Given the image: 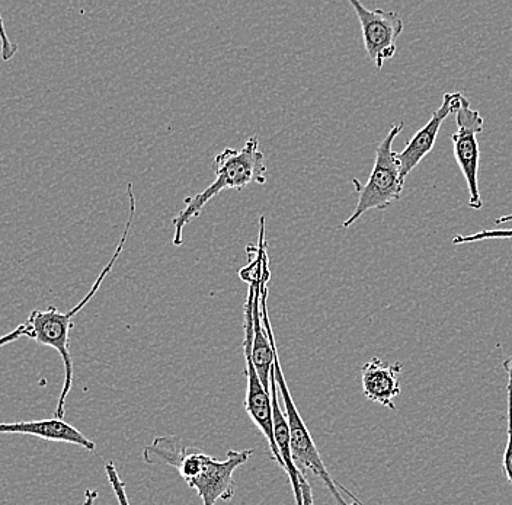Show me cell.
<instances>
[{"instance_id":"1","label":"cell","mask_w":512,"mask_h":505,"mask_svg":"<svg viewBox=\"0 0 512 505\" xmlns=\"http://www.w3.org/2000/svg\"><path fill=\"white\" fill-rule=\"evenodd\" d=\"M254 450H229L226 460H217L197 447H188L175 436L156 437L144 447L143 459L149 465L172 466L192 489L197 491L203 505L217 501H232L236 485L233 473L245 465Z\"/></svg>"},{"instance_id":"2","label":"cell","mask_w":512,"mask_h":505,"mask_svg":"<svg viewBox=\"0 0 512 505\" xmlns=\"http://www.w3.org/2000/svg\"><path fill=\"white\" fill-rule=\"evenodd\" d=\"M127 194L128 201H130V210H128L126 229H124L123 236H121L120 242H118L117 249H115L110 262L102 268L101 274L96 278L94 286L89 290V293L80 300L75 308L70 309L69 312H60V310L54 308V306H50V308L46 310H32L31 315L28 316L27 322H25V326H27V338L35 341L37 344L54 348V350L60 354V357H62L64 385L62 393H60L59 396V402H57L56 412H54V418H57V420H64V414H66V399L70 391H72L73 386V361L72 356H70V331H72L73 328V318L91 302L92 297L95 296L99 287L104 283L105 277L111 273L115 262L118 261L124 246L127 244L128 233H130L131 226H133L134 216H136V196H134L133 185H127Z\"/></svg>"},{"instance_id":"3","label":"cell","mask_w":512,"mask_h":505,"mask_svg":"<svg viewBox=\"0 0 512 505\" xmlns=\"http://www.w3.org/2000/svg\"><path fill=\"white\" fill-rule=\"evenodd\" d=\"M213 169L216 180L206 190L185 200V209L172 220L174 238L172 244H184L182 230L195 217L203 213L206 204L224 190H243L251 184H267V163L265 155L259 147L258 136L251 137L242 149H224L214 158Z\"/></svg>"},{"instance_id":"4","label":"cell","mask_w":512,"mask_h":505,"mask_svg":"<svg viewBox=\"0 0 512 505\" xmlns=\"http://www.w3.org/2000/svg\"><path fill=\"white\" fill-rule=\"evenodd\" d=\"M403 127H405L403 123L393 124L389 133L377 146L373 171L366 184L352 180L355 191L358 193V203L354 213L342 223V228H350L370 210H386L402 197L405 180L400 174V165L396 158L398 153L393 150V143L402 133Z\"/></svg>"},{"instance_id":"5","label":"cell","mask_w":512,"mask_h":505,"mask_svg":"<svg viewBox=\"0 0 512 505\" xmlns=\"http://www.w3.org/2000/svg\"><path fill=\"white\" fill-rule=\"evenodd\" d=\"M272 345H274V364H272V375H274L275 383H277L278 392L284 402V415H286L288 434H290V447L291 455H293L294 463H296L299 471L306 476L307 472H312L313 475L322 479L323 484L328 487L331 494L334 495L336 503L339 505H350L342 497L334 478L329 475L325 463H323L322 456H320L318 447H316L315 440L310 434L309 428L304 424L302 415H300L299 408L296 407L293 396H291L290 389H288L286 377L283 375L281 369L280 357H278L277 344H275V337L272 338Z\"/></svg>"},{"instance_id":"6","label":"cell","mask_w":512,"mask_h":505,"mask_svg":"<svg viewBox=\"0 0 512 505\" xmlns=\"http://www.w3.org/2000/svg\"><path fill=\"white\" fill-rule=\"evenodd\" d=\"M457 131L451 134V143L454 147V158L462 169L467 190H469V207L480 210L483 207L482 196L479 191V162L480 150L478 134L485 127V120L479 111L470 107L469 99L464 97L462 105L456 113Z\"/></svg>"},{"instance_id":"7","label":"cell","mask_w":512,"mask_h":505,"mask_svg":"<svg viewBox=\"0 0 512 505\" xmlns=\"http://www.w3.org/2000/svg\"><path fill=\"white\" fill-rule=\"evenodd\" d=\"M350 5L360 21L368 59L380 70L384 62L392 59L398 50L396 43L405 28L403 19L398 12L368 9L358 0H350Z\"/></svg>"},{"instance_id":"8","label":"cell","mask_w":512,"mask_h":505,"mask_svg":"<svg viewBox=\"0 0 512 505\" xmlns=\"http://www.w3.org/2000/svg\"><path fill=\"white\" fill-rule=\"evenodd\" d=\"M463 99L464 95L462 92H454V94L453 92H446L443 97V104L434 111L430 121L422 129L416 131L414 137L406 143L405 149L396 155L403 180L406 181V177L414 171L416 166L422 162V159L430 155L432 149H434L435 142H437L441 126H443L444 121L451 114L457 113Z\"/></svg>"},{"instance_id":"9","label":"cell","mask_w":512,"mask_h":505,"mask_svg":"<svg viewBox=\"0 0 512 505\" xmlns=\"http://www.w3.org/2000/svg\"><path fill=\"white\" fill-rule=\"evenodd\" d=\"M270 389L272 411H274L275 443H277L278 452H280L281 460H283V469L287 473L291 488H293L296 505H313L312 487L307 482L306 476L297 468L293 455H291L290 434H288L286 415L281 411L280 402H278V395L280 393H278L277 383H275L272 370Z\"/></svg>"},{"instance_id":"10","label":"cell","mask_w":512,"mask_h":505,"mask_svg":"<svg viewBox=\"0 0 512 505\" xmlns=\"http://www.w3.org/2000/svg\"><path fill=\"white\" fill-rule=\"evenodd\" d=\"M402 369V363L389 364L377 357L367 361L361 369V383L368 401L396 409L393 401L400 395L399 375Z\"/></svg>"},{"instance_id":"11","label":"cell","mask_w":512,"mask_h":505,"mask_svg":"<svg viewBox=\"0 0 512 505\" xmlns=\"http://www.w3.org/2000/svg\"><path fill=\"white\" fill-rule=\"evenodd\" d=\"M0 434H24L38 437L54 443H69L83 447L88 452H95L96 444L83 436L78 428L64 420L19 421V423H0Z\"/></svg>"},{"instance_id":"12","label":"cell","mask_w":512,"mask_h":505,"mask_svg":"<svg viewBox=\"0 0 512 505\" xmlns=\"http://www.w3.org/2000/svg\"><path fill=\"white\" fill-rule=\"evenodd\" d=\"M504 369L508 375L507 383V447H505L504 460H502V469L508 482L512 485V353L504 361Z\"/></svg>"},{"instance_id":"13","label":"cell","mask_w":512,"mask_h":505,"mask_svg":"<svg viewBox=\"0 0 512 505\" xmlns=\"http://www.w3.org/2000/svg\"><path fill=\"white\" fill-rule=\"evenodd\" d=\"M495 239H512V229H483L472 235H457L451 239L454 245H470L476 242L495 241Z\"/></svg>"},{"instance_id":"14","label":"cell","mask_w":512,"mask_h":505,"mask_svg":"<svg viewBox=\"0 0 512 505\" xmlns=\"http://www.w3.org/2000/svg\"><path fill=\"white\" fill-rule=\"evenodd\" d=\"M105 473H107L108 481H110L112 491H114L115 497H117L118 504L120 505H131L128 500L126 491V484L121 481L120 473L115 468L114 462L105 463Z\"/></svg>"},{"instance_id":"15","label":"cell","mask_w":512,"mask_h":505,"mask_svg":"<svg viewBox=\"0 0 512 505\" xmlns=\"http://www.w3.org/2000/svg\"><path fill=\"white\" fill-rule=\"evenodd\" d=\"M16 51H18V46L9 40L2 15H0V56H2L3 62H9L15 56Z\"/></svg>"},{"instance_id":"16","label":"cell","mask_w":512,"mask_h":505,"mask_svg":"<svg viewBox=\"0 0 512 505\" xmlns=\"http://www.w3.org/2000/svg\"><path fill=\"white\" fill-rule=\"evenodd\" d=\"M24 337H27V326H25V324L16 326L14 331L3 335V337H0V348L5 347V345L14 343V341L21 340V338Z\"/></svg>"},{"instance_id":"17","label":"cell","mask_w":512,"mask_h":505,"mask_svg":"<svg viewBox=\"0 0 512 505\" xmlns=\"http://www.w3.org/2000/svg\"><path fill=\"white\" fill-rule=\"evenodd\" d=\"M98 495V491H95V489H86L85 501L82 505H94L95 501L98 500Z\"/></svg>"},{"instance_id":"18","label":"cell","mask_w":512,"mask_h":505,"mask_svg":"<svg viewBox=\"0 0 512 505\" xmlns=\"http://www.w3.org/2000/svg\"><path fill=\"white\" fill-rule=\"evenodd\" d=\"M336 487H338V489H341V491L344 492V494L347 495L348 498H350V500L352 501L350 505H366L364 503H361V501L358 500V498L355 497V495L352 494V492L348 491V489L345 488L344 485L338 484V482H336Z\"/></svg>"},{"instance_id":"19","label":"cell","mask_w":512,"mask_h":505,"mask_svg":"<svg viewBox=\"0 0 512 505\" xmlns=\"http://www.w3.org/2000/svg\"><path fill=\"white\" fill-rule=\"evenodd\" d=\"M512 222V213L507 214V216L496 217L495 225H505V223Z\"/></svg>"}]
</instances>
